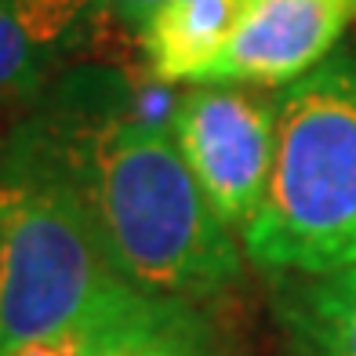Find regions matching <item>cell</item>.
Segmentation results:
<instances>
[{
    "mask_svg": "<svg viewBox=\"0 0 356 356\" xmlns=\"http://www.w3.org/2000/svg\"><path fill=\"white\" fill-rule=\"evenodd\" d=\"M168 117H153L109 70L73 73L29 113L120 277L149 295L204 302L240 280L244 254L197 186Z\"/></svg>",
    "mask_w": 356,
    "mask_h": 356,
    "instance_id": "6da1fadb",
    "label": "cell"
},
{
    "mask_svg": "<svg viewBox=\"0 0 356 356\" xmlns=\"http://www.w3.org/2000/svg\"><path fill=\"white\" fill-rule=\"evenodd\" d=\"M131 287L26 117L0 145V356L84 327Z\"/></svg>",
    "mask_w": 356,
    "mask_h": 356,
    "instance_id": "7a4b0ae2",
    "label": "cell"
},
{
    "mask_svg": "<svg viewBox=\"0 0 356 356\" xmlns=\"http://www.w3.org/2000/svg\"><path fill=\"white\" fill-rule=\"evenodd\" d=\"M240 240L266 277L356 266V51L280 88L269 189Z\"/></svg>",
    "mask_w": 356,
    "mask_h": 356,
    "instance_id": "3957f363",
    "label": "cell"
},
{
    "mask_svg": "<svg viewBox=\"0 0 356 356\" xmlns=\"http://www.w3.org/2000/svg\"><path fill=\"white\" fill-rule=\"evenodd\" d=\"M168 127L207 204L244 233L273 175L277 95L251 84H197L175 99Z\"/></svg>",
    "mask_w": 356,
    "mask_h": 356,
    "instance_id": "277c9868",
    "label": "cell"
},
{
    "mask_svg": "<svg viewBox=\"0 0 356 356\" xmlns=\"http://www.w3.org/2000/svg\"><path fill=\"white\" fill-rule=\"evenodd\" d=\"M356 0H244L211 84L287 88L342 44Z\"/></svg>",
    "mask_w": 356,
    "mask_h": 356,
    "instance_id": "5b68a950",
    "label": "cell"
},
{
    "mask_svg": "<svg viewBox=\"0 0 356 356\" xmlns=\"http://www.w3.org/2000/svg\"><path fill=\"white\" fill-rule=\"evenodd\" d=\"M4 356H225L197 305L131 287L84 327L19 346Z\"/></svg>",
    "mask_w": 356,
    "mask_h": 356,
    "instance_id": "8992f818",
    "label": "cell"
},
{
    "mask_svg": "<svg viewBox=\"0 0 356 356\" xmlns=\"http://www.w3.org/2000/svg\"><path fill=\"white\" fill-rule=\"evenodd\" d=\"M91 0H0V99H29L88 40Z\"/></svg>",
    "mask_w": 356,
    "mask_h": 356,
    "instance_id": "52a82bcc",
    "label": "cell"
},
{
    "mask_svg": "<svg viewBox=\"0 0 356 356\" xmlns=\"http://www.w3.org/2000/svg\"><path fill=\"white\" fill-rule=\"evenodd\" d=\"M244 0H168L138 33L153 84H211Z\"/></svg>",
    "mask_w": 356,
    "mask_h": 356,
    "instance_id": "ba28073f",
    "label": "cell"
},
{
    "mask_svg": "<svg viewBox=\"0 0 356 356\" xmlns=\"http://www.w3.org/2000/svg\"><path fill=\"white\" fill-rule=\"evenodd\" d=\"M269 280L277 316L302 356H356V266Z\"/></svg>",
    "mask_w": 356,
    "mask_h": 356,
    "instance_id": "9c48e42d",
    "label": "cell"
},
{
    "mask_svg": "<svg viewBox=\"0 0 356 356\" xmlns=\"http://www.w3.org/2000/svg\"><path fill=\"white\" fill-rule=\"evenodd\" d=\"M91 4H95V11H99L102 19L120 22V26H127L138 37L142 26L149 22L153 15L168 4V0H91Z\"/></svg>",
    "mask_w": 356,
    "mask_h": 356,
    "instance_id": "30bf717a",
    "label": "cell"
}]
</instances>
